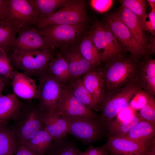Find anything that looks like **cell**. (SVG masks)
Listing matches in <instances>:
<instances>
[{"mask_svg":"<svg viewBox=\"0 0 155 155\" xmlns=\"http://www.w3.org/2000/svg\"><path fill=\"white\" fill-rule=\"evenodd\" d=\"M20 26L13 22L0 21V49L8 51L18 34Z\"/></svg>","mask_w":155,"mask_h":155,"instance_id":"obj_28","label":"cell"},{"mask_svg":"<svg viewBox=\"0 0 155 155\" xmlns=\"http://www.w3.org/2000/svg\"><path fill=\"white\" fill-rule=\"evenodd\" d=\"M6 82L3 80L0 79V96L2 95V92L6 87Z\"/></svg>","mask_w":155,"mask_h":155,"instance_id":"obj_43","label":"cell"},{"mask_svg":"<svg viewBox=\"0 0 155 155\" xmlns=\"http://www.w3.org/2000/svg\"><path fill=\"white\" fill-rule=\"evenodd\" d=\"M53 141L51 137L44 129L37 132L23 145L36 155H44Z\"/></svg>","mask_w":155,"mask_h":155,"instance_id":"obj_25","label":"cell"},{"mask_svg":"<svg viewBox=\"0 0 155 155\" xmlns=\"http://www.w3.org/2000/svg\"><path fill=\"white\" fill-rule=\"evenodd\" d=\"M126 52L102 63L100 67L104 94L135 82L139 59Z\"/></svg>","mask_w":155,"mask_h":155,"instance_id":"obj_1","label":"cell"},{"mask_svg":"<svg viewBox=\"0 0 155 155\" xmlns=\"http://www.w3.org/2000/svg\"><path fill=\"white\" fill-rule=\"evenodd\" d=\"M11 85L14 94L22 99L38 98V86L34 80L23 73L15 71Z\"/></svg>","mask_w":155,"mask_h":155,"instance_id":"obj_17","label":"cell"},{"mask_svg":"<svg viewBox=\"0 0 155 155\" xmlns=\"http://www.w3.org/2000/svg\"><path fill=\"white\" fill-rule=\"evenodd\" d=\"M141 155H155V139L144 146Z\"/></svg>","mask_w":155,"mask_h":155,"instance_id":"obj_40","label":"cell"},{"mask_svg":"<svg viewBox=\"0 0 155 155\" xmlns=\"http://www.w3.org/2000/svg\"><path fill=\"white\" fill-rule=\"evenodd\" d=\"M76 141L67 136L53 141L44 155H78Z\"/></svg>","mask_w":155,"mask_h":155,"instance_id":"obj_26","label":"cell"},{"mask_svg":"<svg viewBox=\"0 0 155 155\" xmlns=\"http://www.w3.org/2000/svg\"><path fill=\"white\" fill-rule=\"evenodd\" d=\"M0 79H1V80H4V81H5V82H6V81H5V80H4L3 78H2V77H1L0 76Z\"/></svg>","mask_w":155,"mask_h":155,"instance_id":"obj_45","label":"cell"},{"mask_svg":"<svg viewBox=\"0 0 155 155\" xmlns=\"http://www.w3.org/2000/svg\"><path fill=\"white\" fill-rule=\"evenodd\" d=\"M46 72L55 78L64 86L67 85L72 80L67 63L59 53L55 54L49 65Z\"/></svg>","mask_w":155,"mask_h":155,"instance_id":"obj_23","label":"cell"},{"mask_svg":"<svg viewBox=\"0 0 155 155\" xmlns=\"http://www.w3.org/2000/svg\"><path fill=\"white\" fill-rule=\"evenodd\" d=\"M65 118L68 133L84 145L91 144L108 136L106 123L101 119L82 116Z\"/></svg>","mask_w":155,"mask_h":155,"instance_id":"obj_4","label":"cell"},{"mask_svg":"<svg viewBox=\"0 0 155 155\" xmlns=\"http://www.w3.org/2000/svg\"><path fill=\"white\" fill-rule=\"evenodd\" d=\"M44 129L51 135L53 141L62 138L68 133L67 120L56 108L46 114L44 121Z\"/></svg>","mask_w":155,"mask_h":155,"instance_id":"obj_20","label":"cell"},{"mask_svg":"<svg viewBox=\"0 0 155 155\" xmlns=\"http://www.w3.org/2000/svg\"><path fill=\"white\" fill-rule=\"evenodd\" d=\"M114 2L112 0H92L90 3L92 8L100 13H105L112 7Z\"/></svg>","mask_w":155,"mask_h":155,"instance_id":"obj_36","label":"cell"},{"mask_svg":"<svg viewBox=\"0 0 155 155\" xmlns=\"http://www.w3.org/2000/svg\"><path fill=\"white\" fill-rule=\"evenodd\" d=\"M46 114L38 104L32 102L23 104L10 128L16 137L18 146L23 145L37 132L44 129Z\"/></svg>","mask_w":155,"mask_h":155,"instance_id":"obj_3","label":"cell"},{"mask_svg":"<svg viewBox=\"0 0 155 155\" xmlns=\"http://www.w3.org/2000/svg\"><path fill=\"white\" fill-rule=\"evenodd\" d=\"M108 155H114V154H113L111 153V152H110V153Z\"/></svg>","mask_w":155,"mask_h":155,"instance_id":"obj_46","label":"cell"},{"mask_svg":"<svg viewBox=\"0 0 155 155\" xmlns=\"http://www.w3.org/2000/svg\"><path fill=\"white\" fill-rule=\"evenodd\" d=\"M89 22L84 1L73 0L70 4L39 19L36 27L39 29L52 25L63 24L88 26Z\"/></svg>","mask_w":155,"mask_h":155,"instance_id":"obj_5","label":"cell"},{"mask_svg":"<svg viewBox=\"0 0 155 155\" xmlns=\"http://www.w3.org/2000/svg\"><path fill=\"white\" fill-rule=\"evenodd\" d=\"M147 1L150 5L151 10L155 9V0H147Z\"/></svg>","mask_w":155,"mask_h":155,"instance_id":"obj_44","label":"cell"},{"mask_svg":"<svg viewBox=\"0 0 155 155\" xmlns=\"http://www.w3.org/2000/svg\"><path fill=\"white\" fill-rule=\"evenodd\" d=\"M7 53L0 49V76L6 81L12 79L15 71Z\"/></svg>","mask_w":155,"mask_h":155,"instance_id":"obj_33","label":"cell"},{"mask_svg":"<svg viewBox=\"0 0 155 155\" xmlns=\"http://www.w3.org/2000/svg\"><path fill=\"white\" fill-rule=\"evenodd\" d=\"M77 152L78 155H108L110 153L102 146L95 147L91 144L84 151L78 148Z\"/></svg>","mask_w":155,"mask_h":155,"instance_id":"obj_37","label":"cell"},{"mask_svg":"<svg viewBox=\"0 0 155 155\" xmlns=\"http://www.w3.org/2000/svg\"><path fill=\"white\" fill-rule=\"evenodd\" d=\"M116 13L137 42L147 51L148 41L142 28L140 19L130 9L123 6H121Z\"/></svg>","mask_w":155,"mask_h":155,"instance_id":"obj_16","label":"cell"},{"mask_svg":"<svg viewBox=\"0 0 155 155\" xmlns=\"http://www.w3.org/2000/svg\"><path fill=\"white\" fill-rule=\"evenodd\" d=\"M22 103L13 94L0 96V125H7L20 113Z\"/></svg>","mask_w":155,"mask_h":155,"instance_id":"obj_21","label":"cell"},{"mask_svg":"<svg viewBox=\"0 0 155 155\" xmlns=\"http://www.w3.org/2000/svg\"><path fill=\"white\" fill-rule=\"evenodd\" d=\"M8 20L20 27H33L37 24L39 15L29 0H8Z\"/></svg>","mask_w":155,"mask_h":155,"instance_id":"obj_12","label":"cell"},{"mask_svg":"<svg viewBox=\"0 0 155 155\" xmlns=\"http://www.w3.org/2000/svg\"><path fill=\"white\" fill-rule=\"evenodd\" d=\"M104 22L108 26L123 50L140 59L148 53L136 41L116 12L106 15Z\"/></svg>","mask_w":155,"mask_h":155,"instance_id":"obj_9","label":"cell"},{"mask_svg":"<svg viewBox=\"0 0 155 155\" xmlns=\"http://www.w3.org/2000/svg\"><path fill=\"white\" fill-rule=\"evenodd\" d=\"M149 18L141 23L142 28L145 32L148 31L151 35L155 36V9L151 10L150 13L148 14Z\"/></svg>","mask_w":155,"mask_h":155,"instance_id":"obj_38","label":"cell"},{"mask_svg":"<svg viewBox=\"0 0 155 155\" xmlns=\"http://www.w3.org/2000/svg\"><path fill=\"white\" fill-rule=\"evenodd\" d=\"M89 26L52 25L38 29L55 48L61 49L78 45L88 34Z\"/></svg>","mask_w":155,"mask_h":155,"instance_id":"obj_7","label":"cell"},{"mask_svg":"<svg viewBox=\"0 0 155 155\" xmlns=\"http://www.w3.org/2000/svg\"><path fill=\"white\" fill-rule=\"evenodd\" d=\"M54 50L44 48L7 52L14 68L30 77H38L46 72L55 54Z\"/></svg>","mask_w":155,"mask_h":155,"instance_id":"obj_2","label":"cell"},{"mask_svg":"<svg viewBox=\"0 0 155 155\" xmlns=\"http://www.w3.org/2000/svg\"><path fill=\"white\" fill-rule=\"evenodd\" d=\"M8 0H0V21L8 20Z\"/></svg>","mask_w":155,"mask_h":155,"instance_id":"obj_39","label":"cell"},{"mask_svg":"<svg viewBox=\"0 0 155 155\" xmlns=\"http://www.w3.org/2000/svg\"><path fill=\"white\" fill-rule=\"evenodd\" d=\"M78 45L61 49L59 52L67 63L72 80L82 77L94 68L81 55Z\"/></svg>","mask_w":155,"mask_h":155,"instance_id":"obj_15","label":"cell"},{"mask_svg":"<svg viewBox=\"0 0 155 155\" xmlns=\"http://www.w3.org/2000/svg\"><path fill=\"white\" fill-rule=\"evenodd\" d=\"M56 109L65 117L82 116L100 119L99 115L87 108L64 86Z\"/></svg>","mask_w":155,"mask_h":155,"instance_id":"obj_13","label":"cell"},{"mask_svg":"<svg viewBox=\"0 0 155 155\" xmlns=\"http://www.w3.org/2000/svg\"><path fill=\"white\" fill-rule=\"evenodd\" d=\"M144 145L155 139V125L143 119L122 137Z\"/></svg>","mask_w":155,"mask_h":155,"instance_id":"obj_22","label":"cell"},{"mask_svg":"<svg viewBox=\"0 0 155 155\" xmlns=\"http://www.w3.org/2000/svg\"><path fill=\"white\" fill-rule=\"evenodd\" d=\"M142 119L155 125V99L152 96L146 104L139 110L137 115Z\"/></svg>","mask_w":155,"mask_h":155,"instance_id":"obj_34","label":"cell"},{"mask_svg":"<svg viewBox=\"0 0 155 155\" xmlns=\"http://www.w3.org/2000/svg\"><path fill=\"white\" fill-rule=\"evenodd\" d=\"M17 34L8 51L44 48L54 49L55 48L54 45L43 36L35 27L21 26Z\"/></svg>","mask_w":155,"mask_h":155,"instance_id":"obj_11","label":"cell"},{"mask_svg":"<svg viewBox=\"0 0 155 155\" xmlns=\"http://www.w3.org/2000/svg\"><path fill=\"white\" fill-rule=\"evenodd\" d=\"M88 28V34L99 53L102 63L125 52L104 21L95 20Z\"/></svg>","mask_w":155,"mask_h":155,"instance_id":"obj_6","label":"cell"},{"mask_svg":"<svg viewBox=\"0 0 155 155\" xmlns=\"http://www.w3.org/2000/svg\"><path fill=\"white\" fill-rule=\"evenodd\" d=\"M71 94L89 109L94 110L92 96L84 86L82 77L72 80L66 86Z\"/></svg>","mask_w":155,"mask_h":155,"instance_id":"obj_30","label":"cell"},{"mask_svg":"<svg viewBox=\"0 0 155 155\" xmlns=\"http://www.w3.org/2000/svg\"><path fill=\"white\" fill-rule=\"evenodd\" d=\"M73 0H29V1L38 13L39 20L70 4Z\"/></svg>","mask_w":155,"mask_h":155,"instance_id":"obj_29","label":"cell"},{"mask_svg":"<svg viewBox=\"0 0 155 155\" xmlns=\"http://www.w3.org/2000/svg\"><path fill=\"white\" fill-rule=\"evenodd\" d=\"M15 155H36L23 145L18 146Z\"/></svg>","mask_w":155,"mask_h":155,"instance_id":"obj_42","label":"cell"},{"mask_svg":"<svg viewBox=\"0 0 155 155\" xmlns=\"http://www.w3.org/2000/svg\"><path fill=\"white\" fill-rule=\"evenodd\" d=\"M78 47L82 56L94 68L101 66L102 63L100 55L88 33L81 40Z\"/></svg>","mask_w":155,"mask_h":155,"instance_id":"obj_27","label":"cell"},{"mask_svg":"<svg viewBox=\"0 0 155 155\" xmlns=\"http://www.w3.org/2000/svg\"><path fill=\"white\" fill-rule=\"evenodd\" d=\"M142 120L137 115H133L126 120L114 119L105 122L107 129L108 137H122Z\"/></svg>","mask_w":155,"mask_h":155,"instance_id":"obj_24","label":"cell"},{"mask_svg":"<svg viewBox=\"0 0 155 155\" xmlns=\"http://www.w3.org/2000/svg\"><path fill=\"white\" fill-rule=\"evenodd\" d=\"M18 146L12 131L7 125H0V155H13Z\"/></svg>","mask_w":155,"mask_h":155,"instance_id":"obj_31","label":"cell"},{"mask_svg":"<svg viewBox=\"0 0 155 155\" xmlns=\"http://www.w3.org/2000/svg\"><path fill=\"white\" fill-rule=\"evenodd\" d=\"M146 54L139 59L135 82L150 95H155V59Z\"/></svg>","mask_w":155,"mask_h":155,"instance_id":"obj_14","label":"cell"},{"mask_svg":"<svg viewBox=\"0 0 155 155\" xmlns=\"http://www.w3.org/2000/svg\"><path fill=\"white\" fill-rule=\"evenodd\" d=\"M82 78L84 86L92 96L94 110L99 111L104 95L100 67L93 68Z\"/></svg>","mask_w":155,"mask_h":155,"instance_id":"obj_19","label":"cell"},{"mask_svg":"<svg viewBox=\"0 0 155 155\" xmlns=\"http://www.w3.org/2000/svg\"><path fill=\"white\" fill-rule=\"evenodd\" d=\"M38 104L46 114L55 109L59 102L64 86L47 72L38 77Z\"/></svg>","mask_w":155,"mask_h":155,"instance_id":"obj_10","label":"cell"},{"mask_svg":"<svg viewBox=\"0 0 155 155\" xmlns=\"http://www.w3.org/2000/svg\"><path fill=\"white\" fill-rule=\"evenodd\" d=\"M102 146L114 155H141L144 146L125 138L108 137Z\"/></svg>","mask_w":155,"mask_h":155,"instance_id":"obj_18","label":"cell"},{"mask_svg":"<svg viewBox=\"0 0 155 155\" xmlns=\"http://www.w3.org/2000/svg\"><path fill=\"white\" fill-rule=\"evenodd\" d=\"M151 96H152L140 89L131 100L130 105L133 108L140 110L146 104Z\"/></svg>","mask_w":155,"mask_h":155,"instance_id":"obj_35","label":"cell"},{"mask_svg":"<svg viewBox=\"0 0 155 155\" xmlns=\"http://www.w3.org/2000/svg\"><path fill=\"white\" fill-rule=\"evenodd\" d=\"M121 6L127 7L135 13L140 19L141 23L148 17L146 13L147 1L144 0L119 1Z\"/></svg>","mask_w":155,"mask_h":155,"instance_id":"obj_32","label":"cell"},{"mask_svg":"<svg viewBox=\"0 0 155 155\" xmlns=\"http://www.w3.org/2000/svg\"><path fill=\"white\" fill-rule=\"evenodd\" d=\"M148 43L147 46L146 50L151 55H154L155 53V36L150 35L147 37Z\"/></svg>","mask_w":155,"mask_h":155,"instance_id":"obj_41","label":"cell"},{"mask_svg":"<svg viewBox=\"0 0 155 155\" xmlns=\"http://www.w3.org/2000/svg\"><path fill=\"white\" fill-rule=\"evenodd\" d=\"M141 89L135 82L125 86L104 94L99 108L100 119L105 122L110 121L125 108L135 93Z\"/></svg>","mask_w":155,"mask_h":155,"instance_id":"obj_8","label":"cell"}]
</instances>
